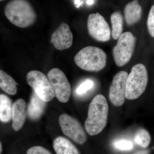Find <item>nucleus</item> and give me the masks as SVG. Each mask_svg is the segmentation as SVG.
<instances>
[{
	"label": "nucleus",
	"mask_w": 154,
	"mask_h": 154,
	"mask_svg": "<svg viewBox=\"0 0 154 154\" xmlns=\"http://www.w3.org/2000/svg\"><path fill=\"white\" fill-rule=\"evenodd\" d=\"M108 105L105 96L96 95L91 101L88 108V116L85 122V128L91 136L99 134L107 123Z\"/></svg>",
	"instance_id": "f257e3e1"
},
{
	"label": "nucleus",
	"mask_w": 154,
	"mask_h": 154,
	"mask_svg": "<svg viewBox=\"0 0 154 154\" xmlns=\"http://www.w3.org/2000/svg\"><path fill=\"white\" fill-rule=\"evenodd\" d=\"M5 13L8 20L19 28L30 27L36 22V13L27 0H11L5 7Z\"/></svg>",
	"instance_id": "f03ea898"
},
{
	"label": "nucleus",
	"mask_w": 154,
	"mask_h": 154,
	"mask_svg": "<svg viewBox=\"0 0 154 154\" xmlns=\"http://www.w3.org/2000/svg\"><path fill=\"white\" fill-rule=\"evenodd\" d=\"M74 60L77 66L82 69L89 72H99L106 66L107 55L99 48L87 46L76 54Z\"/></svg>",
	"instance_id": "7ed1b4c3"
},
{
	"label": "nucleus",
	"mask_w": 154,
	"mask_h": 154,
	"mask_svg": "<svg viewBox=\"0 0 154 154\" xmlns=\"http://www.w3.org/2000/svg\"><path fill=\"white\" fill-rule=\"evenodd\" d=\"M148 81L145 66L141 63L135 65L127 79L125 98L129 100L138 98L145 91Z\"/></svg>",
	"instance_id": "20e7f679"
},
{
	"label": "nucleus",
	"mask_w": 154,
	"mask_h": 154,
	"mask_svg": "<svg viewBox=\"0 0 154 154\" xmlns=\"http://www.w3.org/2000/svg\"><path fill=\"white\" fill-rule=\"evenodd\" d=\"M136 38L131 32L122 33L113 48V59L117 66L121 67L131 59L135 46Z\"/></svg>",
	"instance_id": "39448f33"
},
{
	"label": "nucleus",
	"mask_w": 154,
	"mask_h": 154,
	"mask_svg": "<svg viewBox=\"0 0 154 154\" xmlns=\"http://www.w3.org/2000/svg\"><path fill=\"white\" fill-rule=\"evenodd\" d=\"M26 79L29 85L44 102H49L55 97L49 80L43 73L37 70L31 71L27 74Z\"/></svg>",
	"instance_id": "423d86ee"
},
{
	"label": "nucleus",
	"mask_w": 154,
	"mask_h": 154,
	"mask_svg": "<svg viewBox=\"0 0 154 154\" xmlns=\"http://www.w3.org/2000/svg\"><path fill=\"white\" fill-rule=\"evenodd\" d=\"M55 96L63 103L68 102L71 93L70 84L63 72L58 68L51 69L47 75Z\"/></svg>",
	"instance_id": "0eeeda50"
},
{
	"label": "nucleus",
	"mask_w": 154,
	"mask_h": 154,
	"mask_svg": "<svg viewBox=\"0 0 154 154\" xmlns=\"http://www.w3.org/2000/svg\"><path fill=\"white\" fill-rule=\"evenodd\" d=\"M59 122L62 131L66 136L79 144L85 142L87 140L85 132L76 119L64 113L60 116Z\"/></svg>",
	"instance_id": "6e6552de"
},
{
	"label": "nucleus",
	"mask_w": 154,
	"mask_h": 154,
	"mask_svg": "<svg viewBox=\"0 0 154 154\" xmlns=\"http://www.w3.org/2000/svg\"><path fill=\"white\" fill-rule=\"evenodd\" d=\"M88 29L90 35L97 41L105 42L110 40L111 32L109 25L99 13L89 15Z\"/></svg>",
	"instance_id": "1a4fd4ad"
},
{
	"label": "nucleus",
	"mask_w": 154,
	"mask_h": 154,
	"mask_svg": "<svg viewBox=\"0 0 154 154\" xmlns=\"http://www.w3.org/2000/svg\"><path fill=\"white\" fill-rule=\"evenodd\" d=\"M127 72L122 71L113 77L109 90V99L114 106H121L125 101Z\"/></svg>",
	"instance_id": "9d476101"
},
{
	"label": "nucleus",
	"mask_w": 154,
	"mask_h": 154,
	"mask_svg": "<svg viewBox=\"0 0 154 154\" xmlns=\"http://www.w3.org/2000/svg\"><path fill=\"white\" fill-rule=\"evenodd\" d=\"M73 36L68 24L62 23L52 33L50 42L59 50L68 49L72 46Z\"/></svg>",
	"instance_id": "9b49d317"
},
{
	"label": "nucleus",
	"mask_w": 154,
	"mask_h": 154,
	"mask_svg": "<svg viewBox=\"0 0 154 154\" xmlns=\"http://www.w3.org/2000/svg\"><path fill=\"white\" fill-rule=\"evenodd\" d=\"M26 103L23 99L16 100L13 105L12 109V128L15 131L21 129L26 119Z\"/></svg>",
	"instance_id": "f8f14e48"
},
{
	"label": "nucleus",
	"mask_w": 154,
	"mask_h": 154,
	"mask_svg": "<svg viewBox=\"0 0 154 154\" xmlns=\"http://www.w3.org/2000/svg\"><path fill=\"white\" fill-rule=\"evenodd\" d=\"M46 102H44L33 91L28 107V114L30 119H38L44 113Z\"/></svg>",
	"instance_id": "ddd939ff"
},
{
	"label": "nucleus",
	"mask_w": 154,
	"mask_h": 154,
	"mask_svg": "<svg viewBox=\"0 0 154 154\" xmlns=\"http://www.w3.org/2000/svg\"><path fill=\"white\" fill-rule=\"evenodd\" d=\"M124 16L127 24L129 26L137 23L141 17V7L138 0H134L125 6Z\"/></svg>",
	"instance_id": "4468645a"
},
{
	"label": "nucleus",
	"mask_w": 154,
	"mask_h": 154,
	"mask_svg": "<svg viewBox=\"0 0 154 154\" xmlns=\"http://www.w3.org/2000/svg\"><path fill=\"white\" fill-rule=\"evenodd\" d=\"M53 146L57 154H80L75 146L66 138L63 137L55 138Z\"/></svg>",
	"instance_id": "2eb2a0df"
},
{
	"label": "nucleus",
	"mask_w": 154,
	"mask_h": 154,
	"mask_svg": "<svg viewBox=\"0 0 154 154\" xmlns=\"http://www.w3.org/2000/svg\"><path fill=\"white\" fill-rule=\"evenodd\" d=\"M18 84L10 75L1 69L0 70V87L3 91L10 95L17 94Z\"/></svg>",
	"instance_id": "dca6fc26"
},
{
	"label": "nucleus",
	"mask_w": 154,
	"mask_h": 154,
	"mask_svg": "<svg viewBox=\"0 0 154 154\" xmlns=\"http://www.w3.org/2000/svg\"><path fill=\"white\" fill-rule=\"evenodd\" d=\"M12 105L11 100L5 94L0 95V120L8 122L12 118Z\"/></svg>",
	"instance_id": "f3484780"
},
{
	"label": "nucleus",
	"mask_w": 154,
	"mask_h": 154,
	"mask_svg": "<svg viewBox=\"0 0 154 154\" xmlns=\"http://www.w3.org/2000/svg\"><path fill=\"white\" fill-rule=\"evenodd\" d=\"M112 25V36L113 39H118L123 30V17L120 12H114L110 17Z\"/></svg>",
	"instance_id": "a211bd4d"
},
{
	"label": "nucleus",
	"mask_w": 154,
	"mask_h": 154,
	"mask_svg": "<svg viewBox=\"0 0 154 154\" xmlns=\"http://www.w3.org/2000/svg\"><path fill=\"white\" fill-rule=\"evenodd\" d=\"M150 141V135L145 129H140L137 132L135 136V142L138 145L146 148L148 146Z\"/></svg>",
	"instance_id": "6ab92c4d"
},
{
	"label": "nucleus",
	"mask_w": 154,
	"mask_h": 154,
	"mask_svg": "<svg viewBox=\"0 0 154 154\" xmlns=\"http://www.w3.org/2000/svg\"><path fill=\"white\" fill-rule=\"evenodd\" d=\"M113 145L117 149L121 151H128L134 148L133 143L131 140L126 139H120L115 141Z\"/></svg>",
	"instance_id": "aec40b11"
},
{
	"label": "nucleus",
	"mask_w": 154,
	"mask_h": 154,
	"mask_svg": "<svg viewBox=\"0 0 154 154\" xmlns=\"http://www.w3.org/2000/svg\"><path fill=\"white\" fill-rule=\"evenodd\" d=\"M94 83L91 80H87L80 85L76 89V93L78 95H83L86 94L88 91L91 90L94 86Z\"/></svg>",
	"instance_id": "412c9836"
},
{
	"label": "nucleus",
	"mask_w": 154,
	"mask_h": 154,
	"mask_svg": "<svg viewBox=\"0 0 154 154\" xmlns=\"http://www.w3.org/2000/svg\"><path fill=\"white\" fill-rule=\"evenodd\" d=\"M147 25L149 33L154 38V5L149 12Z\"/></svg>",
	"instance_id": "4be33fe9"
},
{
	"label": "nucleus",
	"mask_w": 154,
	"mask_h": 154,
	"mask_svg": "<svg viewBox=\"0 0 154 154\" xmlns=\"http://www.w3.org/2000/svg\"><path fill=\"white\" fill-rule=\"evenodd\" d=\"M27 154H52L47 149L41 146H34L28 149Z\"/></svg>",
	"instance_id": "5701e85b"
},
{
	"label": "nucleus",
	"mask_w": 154,
	"mask_h": 154,
	"mask_svg": "<svg viewBox=\"0 0 154 154\" xmlns=\"http://www.w3.org/2000/svg\"><path fill=\"white\" fill-rule=\"evenodd\" d=\"M75 4L77 8H79L83 4V2H81V0H74Z\"/></svg>",
	"instance_id": "b1692460"
},
{
	"label": "nucleus",
	"mask_w": 154,
	"mask_h": 154,
	"mask_svg": "<svg viewBox=\"0 0 154 154\" xmlns=\"http://www.w3.org/2000/svg\"><path fill=\"white\" fill-rule=\"evenodd\" d=\"M149 151L146 150L141 151L137 152L134 154H149Z\"/></svg>",
	"instance_id": "393cba45"
},
{
	"label": "nucleus",
	"mask_w": 154,
	"mask_h": 154,
	"mask_svg": "<svg viewBox=\"0 0 154 154\" xmlns=\"http://www.w3.org/2000/svg\"><path fill=\"white\" fill-rule=\"evenodd\" d=\"M95 0H87V4L89 5H92L94 4Z\"/></svg>",
	"instance_id": "a878e982"
},
{
	"label": "nucleus",
	"mask_w": 154,
	"mask_h": 154,
	"mask_svg": "<svg viewBox=\"0 0 154 154\" xmlns=\"http://www.w3.org/2000/svg\"><path fill=\"white\" fill-rule=\"evenodd\" d=\"M2 143L1 142L0 143V152H2Z\"/></svg>",
	"instance_id": "bb28decb"
},
{
	"label": "nucleus",
	"mask_w": 154,
	"mask_h": 154,
	"mask_svg": "<svg viewBox=\"0 0 154 154\" xmlns=\"http://www.w3.org/2000/svg\"><path fill=\"white\" fill-rule=\"evenodd\" d=\"M3 1V0H1V1Z\"/></svg>",
	"instance_id": "cd10ccee"
}]
</instances>
